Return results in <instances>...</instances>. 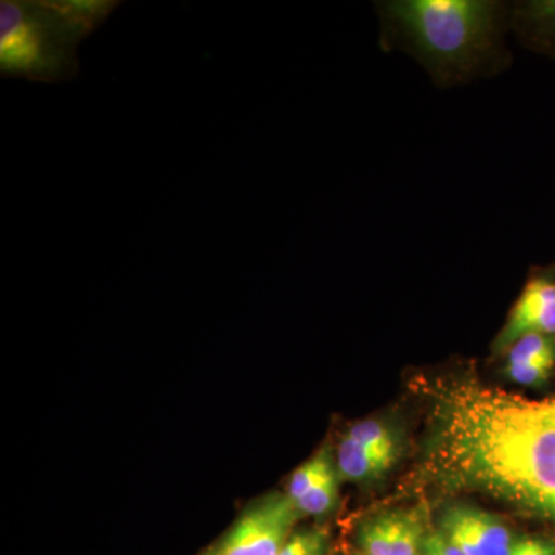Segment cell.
<instances>
[{
    "mask_svg": "<svg viewBox=\"0 0 555 555\" xmlns=\"http://www.w3.org/2000/svg\"><path fill=\"white\" fill-rule=\"evenodd\" d=\"M554 366L555 356H545L518 361V363H507L506 374L518 385L535 387L545 385Z\"/></svg>",
    "mask_w": 555,
    "mask_h": 555,
    "instance_id": "12",
    "label": "cell"
},
{
    "mask_svg": "<svg viewBox=\"0 0 555 555\" xmlns=\"http://www.w3.org/2000/svg\"><path fill=\"white\" fill-rule=\"evenodd\" d=\"M524 13L537 36L555 40V0L526 3Z\"/></svg>",
    "mask_w": 555,
    "mask_h": 555,
    "instance_id": "14",
    "label": "cell"
},
{
    "mask_svg": "<svg viewBox=\"0 0 555 555\" xmlns=\"http://www.w3.org/2000/svg\"><path fill=\"white\" fill-rule=\"evenodd\" d=\"M528 334L555 337V281L537 278L525 287L505 328L496 338V347L506 349Z\"/></svg>",
    "mask_w": 555,
    "mask_h": 555,
    "instance_id": "7",
    "label": "cell"
},
{
    "mask_svg": "<svg viewBox=\"0 0 555 555\" xmlns=\"http://www.w3.org/2000/svg\"><path fill=\"white\" fill-rule=\"evenodd\" d=\"M387 10L418 50L441 67H467L494 39V2L400 0L389 3Z\"/></svg>",
    "mask_w": 555,
    "mask_h": 555,
    "instance_id": "2",
    "label": "cell"
},
{
    "mask_svg": "<svg viewBox=\"0 0 555 555\" xmlns=\"http://www.w3.org/2000/svg\"><path fill=\"white\" fill-rule=\"evenodd\" d=\"M332 465H334V463H332L331 452H328L327 449H321L312 459L302 463V465L292 474L291 481H288L286 495L291 499V502L295 505V503L312 488L318 477Z\"/></svg>",
    "mask_w": 555,
    "mask_h": 555,
    "instance_id": "11",
    "label": "cell"
},
{
    "mask_svg": "<svg viewBox=\"0 0 555 555\" xmlns=\"http://www.w3.org/2000/svg\"><path fill=\"white\" fill-rule=\"evenodd\" d=\"M327 547L326 529L310 528L292 534L278 555H326Z\"/></svg>",
    "mask_w": 555,
    "mask_h": 555,
    "instance_id": "13",
    "label": "cell"
},
{
    "mask_svg": "<svg viewBox=\"0 0 555 555\" xmlns=\"http://www.w3.org/2000/svg\"><path fill=\"white\" fill-rule=\"evenodd\" d=\"M120 2H0L2 78L64 82L79 72L78 47L101 27Z\"/></svg>",
    "mask_w": 555,
    "mask_h": 555,
    "instance_id": "1",
    "label": "cell"
},
{
    "mask_svg": "<svg viewBox=\"0 0 555 555\" xmlns=\"http://www.w3.org/2000/svg\"><path fill=\"white\" fill-rule=\"evenodd\" d=\"M420 555H429V554L425 553V551H422V554H420Z\"/></svg>",
    "mask_w": 555,
    "mask_h": 555,
    "instance_id": "17",
    "label": "cell"
},
{
    "mask_svg": "<svg viewBox=\"0 0 555 555\" xmlns=\"http://www.w3.org/2000/svg\"><path fill=\"white\" fill-rule=\"evenodd\" d=\"M418 509H397L367 518L358 532L363 555H420L426 539Z\"/></svg>",
    "mask_w": 555,
    "mask_h": 555,
    "instance_id": "5",
    "label": "cell"
},
{
    "mask_svg": "<svg viewBox=\"0 0 555 555\" xmlns=\"http://www.w3.org/2000/svg\"><path fill=\"white\" fill-rule=\"evenodd\" d=\"M517 507L555 521V396L529 400Z\"/></svg>",
    "mask_w": 555,
    "mask_h": 555,
    "instance_id": "3",
    "label": "cell"
},
{
    "mask_svg": "<svg viewBox=\"0 0 555 555\" xmlns=\"http://www.w3.org/2000/svg\"><path fill=\"white\" fill-rule=\"evenodd\" d=\"M511 555H555V545L546 540H520L514 543Z\"/></svg>",
    "mask_w": 555,
    "mask_h": 555,
    "instance_id": "16",
    "label": "cell"
},
{
    "mask_svg": "<svg viewBox=\"0 0 555 555\" xmlns=\"http://www.w3.org/2000/svg\"><path fill=\"white\" fill-rule=\"evenodd\" d=\"M338 473L349 481H366L385 474L389 466L357 441L345 437L338 448Z\"/></svg>",
    "mask_w": 555,
    "mask_h": 555,
    "instance_id": "8",
    "label": "cell"
},
{
    "mask_svg": "<svg viewBox=\"0 0 555 555\" xmlns=\"http://www.w3.org/2000/svg\"><path fill=\"white\" fill-rule=\"evenodd\" d=\"M338 502V476L334 465L328 466L312 488L295 503L299 516L321 517L331 513Z\"/></svg>",
    "mask_w": 555,
    "mask_h": 555,
    "instance_id": "10",
    "label": "cell"
},
{
    "mask_svg": "<svg viewBox=\"0 0 555 555\" xmlns=\"http://www.w3.org/2000/svg\"><path fill=\"white\" fill-rule=\"evenodd\" d=\"M441 532L466 555H511L513 537L500 518L470 506H454L441 518Z\"/></svg>",
    "mask_w": 555,
    "mask_h": 555,
    "instance_id": "6",
    "label": "cell"
},
{
    "mask_svg": "<svg viewBox=\"0 0 555 555\" xmlns=\"http://www.w3.org/2000/svg\"><path fill=\"white\" fill-rule=\"evenodd\" d=\"M423 551L429 555H466L443 532L427 534L423 542Z\"/></svg>",
    "mask_w": 555,
    "mask_h": 555,
    "instance_id": "15",
    "label": "cell"
},
{
    "mask_svg": "<svg viewBox=\"0 0 555 555\" xmlns=\"http://www.w3.org/2000/svg\"><path fill=\"white\" fill-rule=\"evenodd\" d=\"M350 440L357 441L361 447L366 448L386 466H392L398 456V441L392 430L385 423L377 420H364L350 427L347 436Z\"/></svg>",
    "mask_w": 555,
    "mask_h": 555,
    "instance_id": "9",
    "label": "cell"
},
{
    "mask_svg": "<svg viewBox=\"0 0 555 555\" xmlns=\"http://www.w3.org/2000/svg\"><path fill=\"white\" fill-rule=\"evenodd\" d=\"M299 517L286 494L262 496L201 555H278Z\"/></svg>",
    "mask_w": 555,
    "mask_h": 555,
    "instance_id": "4",
    "label": "cell"
}]
</instances>
